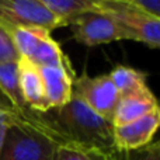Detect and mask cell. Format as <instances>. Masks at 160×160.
I'll return each mask as SVG.
<instances>
[{"label":"cell","instance_id":"9a60e30c","mask_svg":"<svg viewBox=\"0 0 160 160\" xmlns=\"http://www.w3.org/2000/svg\"><path fill=\"white\" fill-rule=\"evenodd\" d=\"M105 6L125 11H138L160 18V0H102Z\"/></svg>","mask_w":160,"mask_h":160},{"label":"cell","instance_id":"ac0fdd59","mask_svg":"<svg viewBox=\"0 0 160 160\" xmlns=\"http://www.w3.org/2000/svg\"><path fill=\"white\" fill-rule=\"evenodd\" d=\"M14 119V110L8 104L0 101V152H2L3 142L6 138V132H7L10 124Z\"/></svg>","mask_w":160,"mask_h":160},{"label":"cell","instance_id":"e0dca14e","mask_svg":"<svg viewBox=\"0 0 160 160\" xmlns=\"http://www.w3.org/2000/svg\"><path fill=\"white\" fill-rule=\"evenodd\" d=\"M20 55L16 49V45L4 24L0 21V63L6 62H18Z\"/></svg>","mask_w":160,"mask_h":160},{"label":"cell","instance_id":"52a82bcc","mask_svg":"<svg viewBox=\"0 0 160 160\" xmlns=\"http://www.w3.org/2000/svg\"><path fill=\"white\" fill-rule=\"evenodd\" d=\"M160 125V110L128 122L114 127V145L117 152H128L148 146L153 142V136Z\"/></svg>","mask_w":160,"mask_h":160},{"label":"cell","instance_id":"5bb4252c","mask_svg":"<svg viewBox=\"0 0 160 160\" xmlns=\"http://www.w3.org/2000/svg\"><path fill=\"white\" fill-rule=\"evenodd\" d=\"M55 160H115V152H107L76 142H66L59 146Z\"/></svg>","mask_w":160,"mask_h":160},{"label":"cell","instance_id":"ba28073f","mask_svg":"<svg viewBox=\"0 0 160 160\" xmlns=\"http://www.w3.org/2000/svg\"><path fill=\"white\" fill-rule=\"evenodd\" d=\"M38 69L51 110H56L68 104L73 97V83L76 79L72 63L62 66H44Z\"/></svg>","mask_w":160,"mask_h":160},{"label":"cell","instance_id":"8992f818","mask_svg":"<svg viewBox=\"0 0 160 160\" xmlns=\"http://www.w3.org/2000/svg\"><path fill=\"white\" fill-rule=\"evenodd\" d=\"M98 7L107 11L125 31L128 39L139 41L149 48H159L160 45V18H155L138 11H125L121 8L110 7L97 0Z\"/></svg>","mask_w":160,"mask_h":160},{"label":"cell","instance_id":"5b68a950","mask_svg":"<svg viewBox=\"0 0 160 160\" xmlns=\"http://www.w3.org/2000/svg\"><path fill=\"white\" fill-rule=\"evenodd\" d=\"M0 21L13 27H39L48 31L62 27L42 0H0Z\"/></svg>","mask_w":160,"mask_h":160},{"label":"cell","instance_id":"7a4b0ae2","mask_svg":"<svg viewBox=\"0 0 160 160\" xmlns=\"http://www.w3.org/2000/svg\"><path fill=\"white\" fill-rule=\"evenodd\" d=\"M48 112L68 142L117 152L112 122L94 112L78 97L73 96L63 107L49 110Z\"/></svg>","mask_w":160,"mask_h":160},{"label":"cell","instance_id":"2e32d148","mask_svg":"<svg viewBox=\"0 0 160 160\" xmlns=\"http://www.w3.org/2000/svg\"><path fill=\"white\" fill-rule=\"evenodd\" d=\"M115 160H160V143L153 141L141 149L115 152Z\"/></svg>","mask_w":160,"mask_h":160},{"label":"cell","instance_id":"9c48e42d","mask_svg":"<svg viewBox=\"0 0 160 160\" xmlns=\"http://www.w3.org/2000/svg\"><path fill=\"white\" fill-rule=\"evenodd\" d=\"M18 83L22 98L28 107L39 112H48L51 110L45 97L39 69L25 58L18 59Z\"/></svg>","mask_w":160,"mask_h":160},{"label":"cell","instance_id":"7c38bea8","mask_svg":"<svg viewBox=\"0 0 160 160\" xmlns=\"http://www.w3.org/2000/svg\"><path fill=\"white\" fill-rule=\"evenodd\" d=\"M42 3L62 27L70 25L79 16L97 8V0H42Z\"/></svg>","mask_w":160,"mask_h":160},{"label":"cell","instance_id":"277c9868","mask_svg":"<svg viewBox=\"0 0 160 160\" xmlns=\"http://www.w3.org/2000/svg\"><path fill=\"white\" fill-rule=\"evenodd\" d=\"M70 27L73 31V38L86 47H97L112 41L128 39L121 25L107 11L101 10L98 3L97 8L79 16Z\"/></svg>","mask_w":160,"mask_h":160},{"label":"cell","instance_id":"30bf717a","mask_svg":"<svg viewBox=\"0 0 160 160\" xmlns=\"http://www.w3.org/2000/svg\"><path fill=\"white\" fill-rule=\"evenodd\" d=\"M159 108L158 98L152 93L149 87L138 91V93L129 94V96L121 97L118 102V107L115 110L112 118V125H125L128 122H132L135 119H139L148 114L153 112Z\"/></svg>","mask_w":160,"mask_h":160},{"label":"cell","instance_id":"8fae6325","mask_svg":"<svg viewBox=\"0 0 160 160\" xmlns=\"http://www.w3.org/2000/svg\"><path fill=\"white\" fill-rule=\"evenodd\" d=\"M0 94L7 98V102L16 112L28 108L22 98L18 83V62L0 63Z\"/></svg>","mask_w":160,"mask_h":160},{"label":"cell","instance_id":"6da1fadb","mask_svg":"<svg viewBox=\"0 0 160 160\" xmlns=\"http://www.w3.org/2000/svg\"><path fill=\"white\" fill-rule=\"evenodd\" d=\"M49 112L28 107L16 112L3 142L0 160H55L59 146L66 143Z\"/></svg>","mask_w":160,"mask_h":160},{"label":"cell","instance_id":"4fadbf2b","mask_svg":"<svg viewBox=\"0 0 160 160\" xmlns=\"http://www.w3.org/2000/svg\"><path fill=\"white\" fill-rule=\"evenodd\" d=\"M108 76L112 80L114 86L118 90L121 97L138 93V91L148 87L146 73L142 70L133 69L131 66H117L108 73Z\"/></svg>","mask_w":160,"mask_h":160},{"label":"cell","instance_id":"3957f363","mask_svg":"<svg viewBox=\"0 0 160 160\" xmlns=\"http://www.w3.org/2000/svg\"><path fill=\"white\" fill-rule=\"evenodd\" d=\"M73 96L82 100L94 112L104 117L111 122L121 100V96L110 76L100 75L93 78V76H88L87 72L75 79Z\"/></svg>","mask_w":160,"mask_h":160}]
</instances>
